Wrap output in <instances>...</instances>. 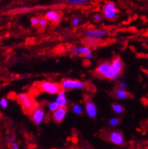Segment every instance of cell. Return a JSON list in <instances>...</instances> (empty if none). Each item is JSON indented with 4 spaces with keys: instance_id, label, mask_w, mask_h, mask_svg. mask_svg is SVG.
Returning a JSON list of instances; mask_svg holds the SVG:
<instances>
[{
    "instance_id": "11",
    "label": "cell",
    "mask_w": 148,
    "mask_h": 149,
    "mask_svg": "<svg viewBox=\"0 0 148 149\" xmlns=\"http://www.w3.org/2000/svg\"><path fill=\"white\" fill-rule=\"evenodd\" d=\"M85 111L90 118H95L97 115V108L94 102L92 101H88L85 104Z\"/></svg>"
},
{
    "instance_id": "23",
    "label": "cell",
    "mask_w": 148,
    "mask_h": 149,
    "mask_svg": "<svg viewBox=\"0 0 148 149\" xmlns=\"http://www.w3.org/2000/svg\"><path fill=\"white\" fill-rule=\"evenodd\" d=\"M85 43L88 45H93V44H97L98 43V40H96V39H93V38L88 37V39L85 40Z\"/></svg>"
},
{
    "instance_id": "3",
    "label": "cell",
    "mask_w": 148,
    "mask_h": 149,
    "mask_svg": "<svg viewBox=\"0 0 148 149\" xmlns=\"http://www.w3.org/2000/svg\"><path fill=\"white\" fill-rule=\"evenodd\" d=\"M17 98H18V100L19 101L21 105H22L23 108L28 111H33V110L35 109L37 107V105H36L34 100L27 93H20L18 95Z\"/></svg>"
},
{
    "instance_id": "17",
    "label": "cell",
    "mask_w": 148,
    "mask_h": 149,
    "mask_svg": "<svg viewBox=\"0 0 148 149\" xmlns=\"http://www.w3.org/2000/svg\"><path fill=\"white\" fill-rule=\"evenodd\" d=\"M112 109L114 113H116V114H121V113L124 112V108H123V106L118 103H114L112 105Z\"/></svg>"
},
{
    "instance_id": "26",
    "label": "cell",
    "mask_w": 148,
    "mask_h": 149,
    "mask_svg": "<svg viewBox=\"0 0 148 149\" xmlns=\"http://www.w3.org/2000/svg\"><path fill=\"white\" fill-rule=\"evenodd\" d=\"M80 22L81 21H80L79 17H73V19H72V25H73V26L74 27H77L80 24Z\"/></svg>"
},
{
    "instance_id": "29",
    "label": "cell",
    "mask_w": 148,
    "mask_h": 149,
    "mask_svg": "<svg viewBox=\"0 0 148 149\" xmlns=\"http://www.w3.org/2000/svg\"><path fill=\"white\" fill-rule=\"evenodd\" d=\"M84 58H85L86 59H91L93 57V54L91 53V51L89 53H88V54H86L85 55H84Z\"/></svg>"
},
{
    "instance_id": "33",
    "label": "cell",
    "mask_w": 148,
    "mask_h": 149,
    "mask_svg": "<svg viewBox=\"0 0 148 149\" xmlns=\"http://www.w3.org/2000/svg\"><path fill=\"white\" fill-rule=\"evenodd\" d=\"M0 1H2V0H0Z\"/></svg>"
},
{
    "instance_id": "12",
    "label": "cell",
    "mask_w": 148,
    "mask_h": 149,
    "mask_svg": "<svg viewBox=\"0 0 148 149\" xmlns=\"http://www.w3.org/2000/svg\"><path fill=\"white\" fill-rule=\"evenodd\" d=\"M62 13L56 10H50L45 13V18L53 22L58 23L62 19Z\"/></svg>"
},
{
    "instance_id": "31",
    "label": "cell",
    "mask_w": 148,
    "mask_h": 149,
    "mask_svg": "<svg viewBox=\"0 0 148 149\" xmlns=\"http://www.w3.org/2000/svg\"><path fill=\"white\" fill-rule=\"evenodd\" d=\"M119 77H120V78L122 79H125V76H124L123 74H121L120 75H119Z\"/></svg>"
},
{
    "instance_id": "6",
    "label": "cell",
    "mask_w": 148,
    "mask_h": 149,
    "mask_svg": "<svg viewBox=\"0 0 148 149\" xmlns=\"http://www.w3.org/2000/svg\"><path fill=\"white\" fill-rule=\"evenodd\" d=\"M108 34V31L105 29H89L85 32V35L87 37H90L96 40L104 39Z\"/></svg>"
},
{
    "instance_id": "10",
    "label": "cell",
    "mask_w": 148,
    "mask_h": 149,
    "mask_svg": "<svg viewBox=\"0 0 148 149\" xmlns=\"http://www.w3.org/2000/svg\"><path fill=\"white\" fill-rule=\"evenodd\" d=\"M109 139L111 143L116 146H122L124 143V139L123 134L119 131H115L110 133L109 136Z\"/></svg>"
},
{
    "instance_id": "24",
    "label": "cell",
    "mask_w": 148,
    "mask_h": 149,
    "mask_svg": "<svg viewBox=\"0 0 148 149\" xmlns=\"http://www.w3.org/2000/svg\"><path fill=\"white\" fill-rule=\"evenodd\" d=\"M119 88L124 89V90H126V89L128 88V85H127V83L124 80V79H122V80L119 82Z\"/></svg>"
},
{
    "instance_id": "32",
    "label": "cell",
    "mask_w": 148,
    "mask_h": 149,
    "mask_svg": "<svg viewBox=\"0 0 148 149\" xmlns=\"http://www.w3.org/2000/svg\"><path fill=\"white\" fill-rule=\"evenodd\" d=\"M147 77H148V72H147Z\"/></svg>"
},
{
    "instance_id": "21",
    "label": "cell",
    "mask_w": 148,
    "mask_h": 149,
    "mask_svg": "<svg viewBox=\"0 0 148 149\" xmlns=\"http://www.w3.org/2000/svg\"><path fill=\"white\" fill-rule=\"evenodd\" d=\"M47 21H48V20H47L45 17H41V18H39V26L40 27V28H45L47 25Z\"/></svg>"
},
{
    "instance_id": "2",
    "label": "cell",
    "mask_w": 148,
    "mask_h": 149,
    "mask_svg": "<svg viewBox=\"0 0 148 149\" xmlns=\"http://www.w3.org/2000/svg\"><path fill=\"white\" fill-rule=\"evenodd\" d=\"M123 62L120 58H116L110 64V79H116L122 74Z\"/></svg>"
},
{
    "instance_id": "13",
    "label": "cell",
    "mask_w": 148,
    "mask_h": 149,
    "mask_svg": "<svg viewBox=\"0 0 148 149\" xmlns=\"http://www.w3.org/2000/svg\"><path fill=\"white\" fill-rule=\"evenodd\" d=\"M56 102L59 107H66L67 105V100L66 97V93L65 91L62 90L60 92L57 93L56 98Z\"/></svg>"
},
{
    "instance_id": "8",
    "label": "cell",
    "mask_w": 148,
    "mask_h": 149,
    "mask_svg": "<svg viewBox=\"0 0 148 149\" xmlns=\"http://www.w3.org/2000/svg\"><path fill=\"white\" fill-rule=\"evenodd\" d=\"M96 74L105 79H110V63L109 62H102L99 65L96 69Z\"/></svg>"
},
{
    "instance_id": "30",
    "label": "cell",
    "mask_w": 148,
    "mask_h": 149,
    "mask_svg": "<svg viewBox=\"0 0 148 149\" xmlns=\"http://www.w3.org/2000/svg\"><path fill=\"white\" fill-rule=\"evenodd\" d=\"M6 140L8 143H12L13 141H14V137H13V136H11V135H9V136H8L6 137Z\"/></svg>"
},
{
    "instance_id": "25",
    "label": "cell",
    "mask_w": 148,
    "mask_h": 149,
    "mask_svg": "<svg viewBox=\"0 0 148 149\" xmlns=\"http://www.w3.org/2000/svg\"><path fill=\"white\" fill-rule=\"evenodd\" d=\"M39 18L38 17H32L31 19V24L32 26H38L39 25Z\"/></svg>"
},
{
    "instance_id": "18",
    "label": "cell",
    "mask_w": 148,
    "mask_h": 149,
    "mask_svg": "<svg viewBox=\"0 0 148 149\" xmlns=\"http://www.w3.org/2000/svg\"><path fill=\"white\" fill-rule=\"evenodd\" d=\"M72 111L76 114L80 115L83 112V108L79 105H73L72 106Z\"/></svg>"
},
{
    "instance_id": "27",
    "label": "cell",
    "mask_w": 148,
    "mask_h": 149,
    "mask_svg": "<svg viewBox=\"0 0 148 149\" xmlns=\"http://www.w3.org/2000/svg\"><path fill=\"white\" fill-rule=\"evenodd\" d=\"M103 17L100 13H96V14L94 15V17H93V20H94L96 22H100L102 20Z\"/></svg>"
},
{
    "instance_id": "9",
    "label": "cell",
    "mask_w": 148,
    "mask_h": 149,
    "mask_svg": "<svg viewBox=\"0 0 148 149\" xmlns=\"http://www.w3.org/2000/svg\"><path fill=\"white\" fill-rule=\"evenodd\" d=\"M67 109L66 107H59L55 111L53 112V119L56 123H62L67 114Z\"/></svg>"
},
{
    "instance_id": "7",
    "label": "cell",
    "mask_w": 148,
    "mask_h": 149,
    "mask_svg": "<svg viewBox=\"0 0 148 149\" xmlns=\"http://www.w3.org/2000/svg\"><path fill=\"white\" fill-rule=\"evenodd\" d=\"M45 117V112L43 108L36 107L32 111L31 113V120L36 125H40L44 121Z\"/></svg>"
},
{
    "instance_id": "20",
    "label": "cell",
    "mask_w": 148,
    "mask_h": 149,
    "mask_svg": "<svg viewBox=\"0 0 148 149\" xmlns=\"http://www.w3.org/2000/svg\"><path fill=\"white\" fill-rule=\"evenodd\" d=\"M119 123H120V120H119L116 117H113V118H111L109 120V125L111 127H116L119 125Z\"/></svg>"
},
{
    "instance_id": "28",
    "label": "cell",
    "mask_w": 148,
    "mask_h": 149,
    "mask_svg": "<svg viewBox=\"0 0 148 149\" xmlns=\"http://www.w3.org/2000/svg\"><path fill=\"white\" fill-rule=\"evenodd\" d=\"M10 148L13 149H18L19 148V146L18 143H16L15 141H13L12 143H10Z\"/></svg>"
},
{
    "instance_id": "4",
    "label": "cell",
    "mask_w": 148,
    "mask_h": 149,
    "mask_svg": "<svg viewBox=\"0 0 148 149\" xmlns=\"http://www.w3.org/2000/svg\"><path fill=\"white\" fill-rule=\"evenodd\" d=\"M63 90H72V89H81L86 87L85 82L76 79H65L61 83Z\"/></svg>"
},
{
    "instance_id": "19",
    "label": "cell",
    "mask_w": 148,
    "mask_h": 149,
    "mask_svg": "<svg viewBox=\"0 0 148 149\" xmlns=\"http://www.w3.org/2000/svg\"><path fill=\"white\" fill-rule=\"evenodd\" d=\"M59 105H58V103H57L56 102V100L55 101H53V102H49L48 105H47V108H48L49 111L51 112L55 111L56 110L59 108Z\"/></svg>"
},
{
    "instance_id": "16",
    "label": "cell",
    "mask_w": 148,
    "mask_h": 149,
    "mask_svg": "<svg viewBox=\"0 0 148 149\" xmlns=\"http://www.w3.org/2000/svg\"><path fill=\"white\" fill-rule=\"evenodd\" d=\"M67 3L70 5L79 6V5H86L89 4V0H67Z\"/></svg>"
},
{
    "instance_id": "14",
    "label": "cell",
    "mask_w": 148,
    "mask_h": 149,
    "mask_svg": "<svg viewBox=\"0 0 148 149\" xmlns=\"http://www.w3.org/2000/svg\"><path fill=\"white\" fill-rule=\"evenodd\" d=\"M90 51H91V50L88 46H81V47H78V48H73V49L70 50V52L72 54L77 55V56H84Z\"/></svg>"
},
{
    "instance_id": "1",
    "label": "cell",
    "mask_w": 148,
    "mask_h": 149,
    "mask_svg": "<svg viewBox=\"0 0 148 149\" xmlns=\"http://www.w3.org/2000/svg\"><path fill=\"white\" fill-rule=\"evenodd\" d=\"M38 87L42 91L45 92L49 94H57L62 90L61 85L49 81H43L40 82Z\"/></svg>"
},
{
    "instance_id": "22",
    "label": "cell",
    "mask_w": 148,
    "mask_h": 149,
    "mask_svg": "<svg viewBox=\"0 0 148 149\" xmlns=\"http://www.w3.org/2000/svg\"><path fill=\"white\" fill-rule=\"evenodd\" d=\"M8 101L6 98H2L0 100V107L2 108H7L8 107Z\"/></svg>"
},
{
    "instance_id": "15",
    "label": "cell",
    "mask_w": 148,
    "mask_h": 149,
    "mask_svg": "<svg viewBox=\"0 0 148 149\" xmlns=\"http://www.w3.org/2000/svg\"><path fill=\"white\" fill-rule=\"evenodd\" d=\"M115 96L117 97L118 99L121 100H125L128 99L129 94L126 90L122 88H119L115 91Z\"/></svg>"
},
{
    "instance_id": "5",
    "label": "cell",
    "mask_w": 148,
    "mask_h": 149,
    "mask_svg": "<svg viewBox=\"0 0 148 149\" xmlns=\"http://www.w3.org/2000/svg\"><path fill=\"white\" fill-rule=\"evenodd\" d=\"M104 17L108 20H114L118 14L117 9L113 2H108L104 5L102 9Z\"/></svg>"
}]
</instances>
